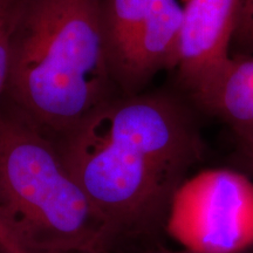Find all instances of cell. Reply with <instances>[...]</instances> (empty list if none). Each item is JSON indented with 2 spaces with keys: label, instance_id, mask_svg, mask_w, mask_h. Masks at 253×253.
I'll use <instances>...</instances> for the list:
<instances>
[{
  "label": "cell",
  "instance_id": "52a82bcc",
  "mask_svg": "<svg viewBox=\"0 0 253 253\" xmlns=\"http://www.w3.org/2000/svg\"><path fill=\"white\" fill-rule=\"evenodd\" d=\"M18 0H0V104L5 94L9 68V40Z\"/></svg>",
  "mask_w": 253,
  "mask_h": 253
},
{
  "label": "cell",
  "instance_id": "3957f363",
  "mask_svg": "<svg viewBox=\"0 0 253 253\" xmlns=\"http://www.w3.org/2000/svg\"><path fill=\"white\" fill-rule=\"evenodd\" d=\"M0 249L115 253L108 230L52 138L0 104Z\"/></svg>",
  "mask_w": 253,
  "mask_h": 253
},
{
  "label": "cell",
  "instance_id": "8fae6325",
  "mask_svg": "<svg viewBox=\"0 0 253 253\" xmlns=\"http://www.w3.org/2000/svg\"><path fill=\"white\" fill-rule=\"evenodd\" d=\"M183 1H184V4H185V2H186V1H188V0H183Z\"/></svg>",
  "mask_w": 253,
  "mask_h": 253
},
{
  "label": "cell",
  "instance_id": "30bf717a",
  "mask_svg": "<svg viewBox=\"0 0 253 253\" xmlns=\"http://www.w3.org/2000/svg\"><path fill=\"white\" fill-rule=\"evenodd\" d=\"M231 169L244 175L246 178L253 179V156L231 157Z\"/></svg>",
  "mask_w": 253,
  "mask_h": 253
},
{
  "label": "cell",
  "instance_id": "7a4b0ae2",
  "mask_svg": "<svg viewBox=\"0 0 253 253\" xmlns=\"http://www.w3.org/2000/svg\"><path fill=\"white\" fill-rule=\"evenodd\" d=\"M116 90L104 52L102 0H18L1 104L55 141Z\"/></svg>",
  "mask_w": 253,
  "mask_h": 253
},
{
  "label": "cell",
  "instance_id": "6da1fadb",
  "mask_svg": "<svg viewBox=\"0 0 253 253\" xmlns=\"http://www.w3.org/2000/svg\"><path fill=\"white\" fill-rule=\"evenodd\" d=\"M195 112L169 91L119 94L54 141L115 253L160 245L168 235L177 195L204 156Z\"/></svg>",
  "mask_w": 253,
  "mask_h": 253
},
{
  "label": "cell",
  "instance_id": "277c9868",
  "mask_svg": "<svg viewBox=\"0 0 253 253\" xmlns=\"http://www.w3.org/2000/svg\"><path fill=\"white\" fill-rule=\"evenodd\" d=\"M183 8L177 0H102L107 65L122 95L177 67Z\"/></svg>",
  "mask_w": 253,
  "mask_h": 253
},
{
  "label": "cell",
  "instance_id": "ba28073f",
  "mask_svg": "<svg viewBox=\"0 0 253 253\" xmlns=\"http://www.w3.org/2000/svg\"><path fill=\"white\" fill-rule=\"evenodd\" d=\"M232 48L235 55L253 56V0H239Z\"/></svg>",
  "mask_w": 253,
  "mask_h": 253
},
{
  "label": "cell",
  "instance_id": "9c48e42d",
  "mask_svg": "<svg viewBox=\"0 0 253 253\" xmlns=\"http://www.w3.org/2000/svg\"><path fill=\"white\" fill-rule=\"evenodd\" d=\"M129 253H202L198 251H195V250H190L186 248L183 249H177V250H172L169 248H166V246L160 244V245H154V246H149V248H144L141 250H136V251L129 252ZM232 253H253V243L246 246V248L238 250V251L232 252Z\"/></svg>",
  "mask_w": 253,
  "mask_h": 253
},
{
  "label": "cell",
  "instance_id": "7c38bea8",
  "mask_svg": "<svg viewBox=\"0 0 253 253\" xmlns=\"http://www.w3.org/2000/svg\"><path fill=\"white\" fill-rule=\"evenodd\" d=\"M4 253H6V252H4Z\"/></svg>",
  "mask_w": 253,
  "mask_h": 253
},
{
  "label": "cell",
  "instance_id": "5b68a950",
  "mask_svg": "<svg viewBox=\"0 0 253 253\" xmlns=\"http://www.w3.org/2000/svg\"><path fill=\"white\" fill-rule=\"evenodd\" d=\"M184 5L176 68L186 95L230 65L239 0H188Z\"/></svg>",
  "mask_w": 253,
  "mask_h": 253
},
{
  "label": "cell",
  "instance_id": "8992f818",
  "mask_svg": "<svg viewBox=\"0 0 253 253\" xmlns=\"http://www.w3.org/2000/svg\"><path fill=\"white\" fill-rule=\"evenodd\" d=\"M185 99L229 128L236 142L235 156H253V56H232L219 77Z\"/></svg>",
  "mask_w": 253,
  "mask_h": 253
}]
</instances>
